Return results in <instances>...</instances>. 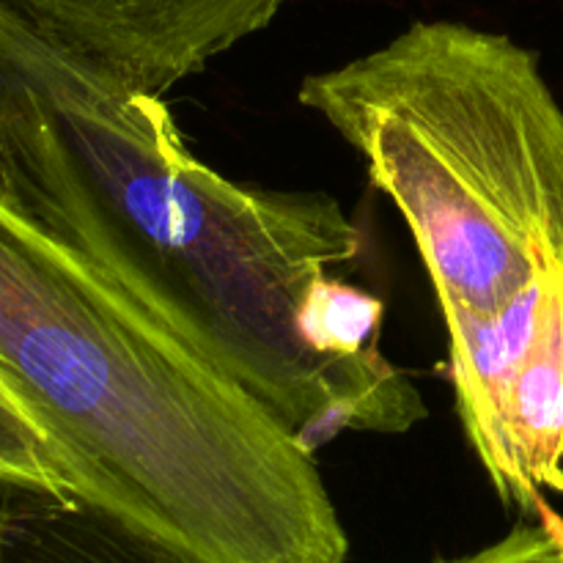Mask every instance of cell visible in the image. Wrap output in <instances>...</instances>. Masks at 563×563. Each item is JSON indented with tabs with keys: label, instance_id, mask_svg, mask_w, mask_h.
Segmentation results:
<instances>
[{
	"label": "cell",
	"instance_id": "6da1fadb",
	"mask_svg": "<svg viewBox=\"0 0 563 563\" xmlns=\"http://www.w3.org/2000/svg\"><path fill=\"white\" fill-rule=\"evenodd\" d=\"M0 185L302 445L405 434L427 405L379 350L324 357L297 335L308 284L363 253L339 198L220 176L163 93L0 9Z\"/></svg>",
	"mask_w": 563,
	"mask_h": 563
},
{
	"label": "cell",
	"instance_id": "7a4b0ae2",
	"mask_svg": "<svg viewBox=\"0 0 563 563\" xmlns=\"http://www.w3.org/2000/svg\"><path fill=\"white\" fill-rule=\"evenodd\" d=\"M0 372L75 500L192 563H346L313 451L0 185Z\"/></svg>",
	"mask_w": 563,
	"mask_h": 563
},
{
	"label": "cell",
	"instance_id": "3957f363",
	"mask_svg": "<svg viewBox=\"0 0 563 563\" xmlns=\"http://www.w3.org/2000/svg\"><path fill=\"white\" fill-rule=\"evenodd\" d=\"M297 99L399 209L440 311H498L563 264V108L533 49L418 20Z\"/></svg>",
	"mask_w": 563,
	"mask_h": 563
},
{
	"label": "cell",
	"instance_id": "277c9868",
	"mask_svg": "<svg viewBox=\"0 0 563 563\" xmlns=\"http://www.w3.org/2000/svg\"><path fill=\"white\" fill-rule=\"evenodd\" d=\"M286 0H0V9L165 93L278 16Z\"/></svg>",
	"mask_w": 563,
	"mask_h": 563
},
{
	"label": "cell",
	"instance_id": "5b68a950",
	"mask_svg": "<svg viewBox=\"0 0 563 563\" xmlns=\"http://www.w3.org/2000/svg\"><path fill=\"white\" fill-rule=\"evenodd\" d=\"M473 454L509 509L533 515L544 493H563V264L550 273L542 324Z\"/></svg>",
	"mask_w": 563,
	"mask_h": 563
},
{
	"label": "cell",
	"instance_id": "8992f818",
	"mask_svg": "<svg viewBox=\"0 0 563 563\" xmlns=\"http://www.w3.org/2000/svg\"><path fill=\"white\" fill-rule=\"evenodd\" d=\"M11 493L0 511L5 563H192L82 500Z\"/></svg>",
	"mask_w": 563,
	"mask_h": 563
},
{
	"label": "cell",
	"instance_id": "52a82bcc",
	"mask_svg": "<svg viewBox=\"0 0 563 563\" xmlns=\"http://www.w3.org/2000/svg\"><path fill=\"white\" fill-rule=\"evenodd\" d=\"M385 306L377 295L322 273L297 306V335L324 357H357L374 350Z\"/></svg>",
	"mask_w": 563,
	"mask_h": 563
},
{
	"label": "cell",
	"instance_id": "ba28073f",
	"mask_svg": "<svg viewBox=\"0 0 563 563\" xmlns=\"http://www.w3.org/2000/svg\"><path fill=\"white\" fill-rule=\"evenodd\" d=\"M0 484L55 498H75L71 476L58 445L27 401L0 372Z\"/></svg>",
	"mask_w": 563,
	"mask_h": 563
},
{
	"label": "cell",
	"instance_id": "9c48e42d",
	"mask_svg": "<svg viewBox=\"0 0 563 563\" xmlns=\"http://www.w3.org/2000/svg\"><path fill=\"white\" fill-rule=\"evenodd\" d=\"M432 563H561L555 542L539 522H520L504 539L478 553L460 559H434Z\"/></svg>",
	"mask_w": 563,
	"mask_h": 563
},
{
	"label": "cell",
	"instance_id": "30bf717a",
	"mask_svg": "<svg viewBox=\"0 0 563 563\" xmlns=\"http://www.w3.org/2000/svg\"><path fill=\"white\" fill-rule=\"evenodd\" d=\"M533 517H537L539 526H542L544 531L550 533V539H553V542H555V550H559V561L563 563V517L553 509V506L548 504V498H544V495L537 500V509H533Z\"/></svg>",
	"mask_w": 563,
	"mask_h": 563
},
{
	"label": "cell",
	"instance_id": "8fae6325",
	"mask_svg": "<svg viewBox=\"0 0 563 563\" xmlns=\"http://www.w3.org/2000/svg\"><path fill=\"white\" fill-rule=\"evenodd\" d=\"M0 563H5V559H3V542H0Z\"/></svg>",
	"mask_w": 563,
	"mask_h": 563
}]
</instances>
